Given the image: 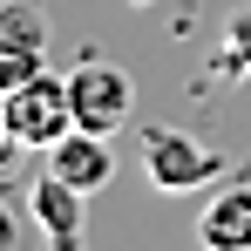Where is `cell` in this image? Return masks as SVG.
<instances>
[{
    "label": "cell",
    "mask_w": 251,
    "mask_h": 251,
    "mask_svg": "<svg viewBox=\"0 0 251 251\" xmlns=\"http://www.w3.org/2000/svg\"><path fill=\"white\" fill-rule=\"evenodd\" d=\"M68 129H75V102H68V75H54V68H41L0 95V136L21 150H54Z\"/></svg>",
    "instance_id": "cell-1"
},
{
    "label": "cell",
    "mask_w": 251,
    "mask_h": 251,
    "mask_svg": "<svg viewBox=\"0 0 251 251\" xmlns=\"http://www.w3.org/2000/svg\"><path fill=\"white\" fill-rule=\"evenodd\" d=\"M143 170L156 190H176V197H197L210 183H224V150H210L204 136H183V129H143Z\"/></svg>",
    "instance_id": "cell-2"
},
{
    "label": "cell",
    "mask_w": 251,
    "mask_h": 251,
    "mask_svg": "<svg viewBox=\"0 0 251 251\" xmlns=\"http://www.w3.org/2000/svg\"><path fill=\"white\" fill-rule=\"evenodd\" d=\"M68 102H75V129L116 136L129 123V109H136V82L116 61H75L68 68Z\"/></svg>",
    "instance_id": "cell-3"
},
{
    "label": "cell",
    "mask_w": 251,
    "mask_h": 251,
    "mask_svg": "<svg viewBox=\"0 0 251 251\" xmlns=\"http://www.w3.org/2000/svg\"><path fill=\"white\" fill-rule=\"evenodd\" d=\"M48 68V14L34 0H0V95Z\"/></svg>",
    "instance_id": "cell-4"
},
{
    "label": "cell",
    "mask_w": 251,
    "mask_h": 251,
    "mask_svg": "<svg viewBox=\"0 0 251 251\" xmlns=\"http://www.w3.org/2000/svg\"><path fill=\"white\" fill-rule=\"evenodd\" d=\"M27 210H34V224H41V238L54 251H82V238H88V190H75L68 176L41 170L34 190H27Z\"/></svg>",
    "instance_id": "cell-5"
},
{
    "label": "cell",
    "mask_w": 251,
    "mask_h": 251,
    "mask_svg": "<svg viewBox=\"0 0 251 251\" xmlns=\"http://www.w3.org/2000/svg\"><path fill=\"white\" fill-rule=\"evenodd\" d=\"M197 238L210 251H251V176H231L217 183V197L197 217Z\"/></svg>",
    "instance_id": "cell-6"
},
{
    "label": "cell",
    "mask_w": 251,
    "mask_h": 251,
    "mask_svg": "<svg viewBox=\"0 0 251 251\" xmlns=\"http://www.w3.org/2000/svg\"><path fill=\"white\" fill-rule=\"evenodd\" d=\"M48 170L54 176H68L75 190H102L109 176H116V150H109V136H95V129H68L54 150H48Z\"/></svg>",
    "instance_id": "cell-7"
},
{
    "label": "cell",
    "mask_w": 251,
    "mask_h": 251,
    "mask_svg": "<svg viewBox=\"0 0 251 251\" xmlns=\"http://www.w3.org/2000/svg\"><path fill=\"white\" fill-rule=\"evenodd\" d=\"M224 61L231 68H251V7H238L224 21Z\"/></svg>",
    "instance_id": "cell-8"
}]
</instances>
